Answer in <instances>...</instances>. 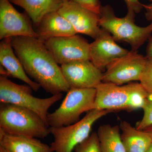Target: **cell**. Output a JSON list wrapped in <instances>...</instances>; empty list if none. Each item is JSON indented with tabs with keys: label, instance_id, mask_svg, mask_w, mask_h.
Instances as JSON below:
<instances>
[{
	"label": "cell",
	"instance_id": "6da1fadb",
	"mask_svg": "<svg viewBox=\"0 0 152 152\" xmlns=\"http://www.w3.org/2000/svg\"><path fill=\"white\" fill-rule=\"evenodd\" d=\"M15 53L28 75L47 92L53 95L67 93L70 89L59 66L43 41L37 38H12Z\"/></svg>",
	"mask_w": 152,
	"mask_h": 152
},
{
	"label": "cell",
	"instance_id": "7a4b0ae2",
	"mask_svg": "<svg viewBox=\"0 0 152 152\" xmlns=\"http://www.w3.org/2000/svg\"><path fill=\"white\" fill-rule=\"evenodd\" d=\"M136 13L128 9L127 13L123 18H118L109 5L102 7L99 25L110 34L116 42H126L132 50L137 51L151 37L152 23L148 26L140 27L135 23Z\"/></svg>",
	"mask_w": 152,
	"mask_h": 152
},
{
	"label": "cell",
	"instance_id": "3957f363",
	"mask_svg": "<svg viewBox=\"0 0 152 152\" xmlns=\"http://www.w3.org/2000/svg\"><path fill=\"white\" fill-rule=\"evenodd\" d=\"M0 130L6 134L44 138L50 132L49 125L29 109L9 104H1Z\"/></svg>",
	"mask_w": 152,
	"mask_h": 152
},
{
	"label": "cell",
	"instance_id": "277c9868",
	"mask_svg": "<svg viewBox=\"0 0 152 152\" xmlns=\"http://www.w3.org/2000/svg\"><path fill=\"white\" fill-rule=\"evenodd\" d=\"M33 89L28 85H21L11 81L7 77L0 76V102L29 109L39 115L47 123L48 110L63 98V93L41 99L32 94Z\"/></svg>",
	"mask_w": 152,
	"mask_h": 152
},
{
	"label": "cell",
	"instance_id": "5b68a950",
	"mask_svg": "<svg viewBox=\"0 0 152 152\" xmlns=\"http://www.w3.org/2000/svg\"><path fill=\"white\" fill-rule=\"evenodd\" d=\"M96 96V88L70 89L60 107L48 115V125L58 127L78 121L82 114L94 109Z\"/></svg>",
	"mask_w": 152,
	"mask_h": 152
},
{
	"label": "cell",
	"instance_id": "8992f818",
	"mask_svg": "<svg viewBox=\"0 0 152 152\" xmlns=\"http://www.w3.org/2000/svg\"><path fill=\"white\" fill-rule=\"evenodd\" d=\"M111 112L107 110L93 109L82 119L72 124L50 127L51 134L54 138L50 145L53 152H72L77 145L89 137L95 122Z\"/></svg>",
	"mask_w": 152,
	"mask_h": 152
},
{
	"label": "cell",
	"instance_id": "52a82bcc",
	"mask_svg": "<svg viewBox=\"0 0 152 152\" xmlns=\"http://www.w3.org/2000/svg\"><path fill=\"white\" fill-rule=\"evenodd\" d=\"M148 59L131 50L109 65L103 73L102 82L118 86L140 80Z\"/></svg>",
	"mask_w": 152,
	"mask_h": 152
},
{
	"label": "cell",
	"instance_id": "ba28073f",
	"mask_svg": "<svg viewBox=\"0 0 152 152\" xmlns=\"http://www.w3.org/2000/svg\"><path fill=\"white\" fill-rule=\"evenodd\" d=\"M44 43L58 64L90 60V44L77 35L52 38Z\"/></svg>",
	"mask_w": 152,
	"mask_h": 152
},
{
	"label": "cell",
	"instance_id": "9c48e42d",
	"mask_svg": "<svg viewBox=\"0 0 152 152\" xmlns=\"http://www.w3.org/2000/svg\"><path fill=\"white\" fill-rule=\"evenodd\" d=\"M16 37L38 38L31 21L9 0H0V39Z\"/></svg>",
	"mask_w": 152,
	"mask_h": 152
},
{
	"label": "cell",
	"instance_id": "30bf717a",
	"mask_svg": "<svg viewBox=\"0 0 152 152\" xmlns=\"http://www.w3.org/2000/svg\"><path fill=\"white\" fill-rule=\"evenodd\" d=\"M61 68L70 88H96L102 82L103 73L90 60L62 65Z\"/></svg>",
	"mask_w": 152,
	"mask_h": 152
},
{
	"label": "cell",
	"instance_id": "8fae6325",
	"mask_svg": "<svg viewBox=\"0 0 152 152\" xmlns=\"http://www.w3.org/2000/svg\"><path fill=\"white\" fill-rule=\"evenodd\" d=\"M58 12L70 23L77 34H83L94 39L100 34L99 15L77 3L64 0Z\"/></svg>",
	"mask_w": 152,
	"mask_h": 152
},
{
	"label": "cell",
	"instance_id": "7c38bea8",
	"mask_svg": "<svg viewBox=\"0 0 152 152\" xmlns=\"http://www.w3.org/2000/svg\"><path fill=\"white\" fill-rule=\"evenodd\" d=\"M133 83L124 86L102 82L96 89L94 109L114 111H128L129 99Z\"/></svg>",
	"mask_w": 152,
	"mask_h": 152
},
{
	"label": "cell",
	"instance_id": "4fadbf2b",
	"mask_svg": "<svg viewBox=\"0 0 152 152\" xmlns=\"http://www.w3.org/2000/svg\"><path fill=\"white\" fill-rule=\"evenodd\" d=\"M102 28L100 34L90 44V61L101 71L130 51L120 46L107 31Z\"/></svg>",
	"mask_w": 152,
	"mask_h": 152
},
{
	"label": "cell",
	"instance_id": "5bb4252c",
	"mask_svg": "<svg viewBox=\"0 0 152 152\" xmlns=\"http://www.w3.org/2000/svg\"><path fill=\"white\" fill-rule=\"evenodd\" d=\"M12 38L3 39L0 43V63L8 74L9 77L24 82L37 91L40 86L33 80L26 73L23 66L15 53L12 44Z\"/></svg>",
	"mask_w": 152,
	"mask_h": 152
},
{
	"label": "cell",
	"instance_id": "9a60e30c",
	"mask_svg": "<svg viewBox=\"0 0 152 152\" xmlns=\"http://www.w3.org/2000/svg\"><path fill=\"white\" fill-rule=\"evenodd\" d=\"M38 39L45 41L52 38L75 35L77 33L67 20L58 11L46 15L37 26Z\"/></svg>",
	"mask_w": 152,
	"mask_h": 152
},
{
	"label": "cell",
	"instance_id": "2e32d148",
	"mask_svg": "<svg viewBox=\"0 0 152 152\" xmlns=\"http://www.w3.org/2000/svg\"><path fill=\"white\" fill-rule=\"evenodd\" d=\"M0 146L10 152H53L36 138L6 134L0 130Z\"/></svg>",
	"mask_w": 152,
	"mask_h": 152
},
{
	"label": "cell",
	"instance_id": "e0dca14e",
	"mask_svg": "<svg viewBox=\"0 0 152 152\" xmlns=\"http://www.w3.org/2000/svg\"><path fill=\"white\" fill-rule=\"evenodd\" d=\"M11 3L24 9L37 26L46 15L57 12L62 6L64 0H9Z\"/></svg>",
	"mask_w": 152,
	"mask_h": 152
},
{
	"label": "cell",
	"instance_id": "ac0fdd59",
	"mask_svg": "<svg viewBox=\"0 0 152 152\" xmlns=\"http://www.w3.org/2000/svg\"><path fill=\"white\" fill-rule=\"evenodd\" d=\"M121 137L126 152H148L151 143L149 133L145 130L134 128L130 123L123 121L120 125Z\"/></svg>",
	"mask_w": 152,
	"mask_h": 152
},
{
	"label": "cell",
	"instance_id": "d6986e66",
	"mask_svg": "<svg viewBox=\"0 0 152 152\" xmlns=\"http://www.w3.org/2000/svg\"><path fill=\"white\" fill-rule=\"evenodd\" d=\"M120 132L118 125L100 126L97 133L102 152H126Z\"/></svg>",
	"mask_w": 152,
	"mask_h": 152
},
{
	"label": "cell",
	"instance_id": "ffe728a7",
	"mask_svg": "<svg viewBox=\"0 0 152 152\" xmlns=\"http://www.w3.org/2000/svg\"><path fill=\"white\" fill-rule=\"evenodd\" d=\"M148 95L140 83H133L132 88L129 99L128 111L142 109Z\"/></svg>",
	"mask_w": 152,
	"mask_h": 152
},
{
	"label": "cell",
	"instance_id": "44dd1931",
	"mask_svg": "<svg viewBox=\"0 0 152 152\" xmlns=\"http://www.w3.org/2000/svg\"><path fill=\"white\" fill-rule=\"evenodd\" d=\"M75 152H102L97 133L93 132L88 137L77 146Z\"/></svg>",
	"mask_w": 152,
	"mask_h": 152
},
{
	"label": "cell",
	"instance_id": "7402d4cb",
	"mask_svg": "<svg viewBox=\"0 0 152 152\" xmlns=\"http://www.w3.org/2000/svg\"><path fill=\"white\" fill-rule=\"evenodd\" d=\"M140 81L148 93L149 99L152 101V59H148Z\"/></svg>",
	"mask_w": 152,
	"mask_h": 152
},
{
	"label": "cell",
	"instance_id": "603a6c76",
	"mask_svg": "<svg viewBox=\"0 0 152 152\" xmlns=\"http://www.w3.org/2000/svg\"><path fill=\"white\" fill-rule=\"evenodd\" d=\"M142 109L143 116L136 126V129L140 130H143L152 125V101L147 100Z\"/></svg>",
	"mask_w": 152,
	"mask_h": 152
},
{
	"label": "cell",
	"instance_id": "cb8c5ba5",
	"mask_svg": "<svg viewBox=\"0 0 152 152\" xmlns=\"http://www.w3.org/2000/svg\"><path fill=\"white\" fill-rule=\"evenodd\" d=\"M72 1L85 8L99 15L102 6L99 0H69Z\"/></svg>",
	"mask_w": 152,
	"mask_h": 152
},
{
	"label": "cell",
	"instance_id": "d4e9b609",
	"mask_svg": "<svg viewBox=\"0 0 152 152\" xmlns=\"http://www.w3.org/2000/svg\"><path fill=\"white\" fill-rule=\"evenodd\" d=\"M152 1V0H150ZM127 6L128 9L133 10L136 13L140 12L143 8V4L139 0H124Z\"/></svg>",
	"mask_w": 152,
	"mask_h": 152
},
{
	"label": "cell",
	"instance_id": "484cf974",
	"mask_svg": "<svg viewBox=\"0 0 152 152\" xmlns=\"http://www.w3.org/2000/svg\"><path fill=\"white\" fill-rule=\"evenodd\" d=\"M143 7L146 10V18L152 23V3L148 5L143 4Z\"/></svg>",
	"mask_w": 152,
	"mask_h": 152
},
{
	"label": "cell",
	"instance_id": "4316f807",
	"mask_svg": "<svg viewBox=\"0 0 152 152\" xmlns=\"http://www.w3.org/2000/svg\"><path fill=\"white\" fill-rule=\"evenodd\" d=\"M148 40L145 57L148 59H152V37H150Z\"/></svg>",
	"mask_w": 152,
	"mask_h": 152
},
{
	"label": "cell",
	"instance_id": "83f0119b",
	"mask_svg": "<svg viewBox=\"0 0 152 152\" xmlns=\"http://www.w3.org/2000/svg\"><path fill=\"white\" fill-rule=\"evenodd\" d=\"M144 130L149 133L151 138V145L148 152H152V125L146 128Z\"/></svg>",
	"mask_w": 152,
	"mask_h": 152
},
{
	"label": "cell",
	"instance_id": "f1b7e54d",
	"mask_svg": "<svg viewBox=\"0 0 152 152\" xmlns=\"http://www.w3.org/2000/svg\"><path fill=\"white\" fill-rule=\"evenodd\" d=\"M0 152H10L4 148L0 146Z\"/></svg>",
	"mask_w": 152,
	"mask_h": 152
}]
</instances>
